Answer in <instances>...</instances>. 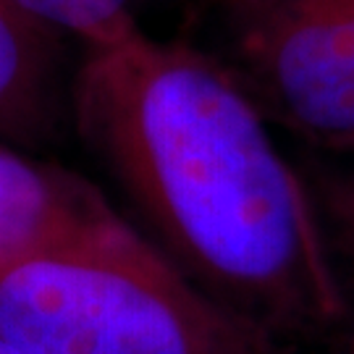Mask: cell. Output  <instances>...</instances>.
I'll return each mask as SVG.
<instances>
[{"label":"cell","mask_w":354,"mask_h":354,"mask_svg":"<svg viewBox=\"0 0 354 354\" xmlns=\"http://www.w3.org/2000/svg\"><path fill=\"white\" fill-rule=\"evenodd\" d=\"M71 113L142 234L218 307L299 354L346 328L313 181L213 50L140 24L84 45Z\"/></svg>","instance_id":"6da1fadb"},{"label":"cell","mask_w":354,"mask_h":354,"mask_svg":"<svg viewBox=\"0 0 354 354\" xmlns=\"http://www.w3.org/2000/svg\"><path fill=\"white\" fill-rule=\"evenodd\" d=\"M0 333L24 354H299L218 307L140 228L6 273Z\"/></svg>","instance_id":"7a4b0ae2"},{"label":"cell","mask_w":354,"mask_h":354,"mask_svg":"<svg viewBox=\"0 0 354 354\" xmlns=\"http://www.w3.org/2000/svg\"><path fill=\"white\" fill-rule=\"evenodd\" d=\"M221 50L270 124L354 152V0H215Z\"/></svg>","instance_id":"3957f363"},{"label":"cell","mask_w":354,"mask_h":354,"mask_svg":"<svg viewBox=\"0 0 354 354\" xmlns=\"http://www.w3.org/2000/svg\"><path fill=\"white\" fill-rule=\"evenodd\" d=\"M140 228L95 184L0 140V279L58 252Z\"/></svg>","instance_id":"277c9868"},{"label":"cell","mask_w":354,"mask_h":354,"mask_svg":"<svg viewBox=\"0 0 354 354\" xmlns=\"http://www.w3.org/2000/svg\"><path fill=\"white\" fill-rule=\"evenodd\" d=\"M58 32L0 0V140L35 142L53 124Z\"/></svg>","instance_id":"5b68a950"},{"label":"cell","mask_w":354,"mask_h":354,"mask_svg":"<svg viewBox=\"0 0 354 354\" xmlns=\"http://www.w3.org/2000/svg\"><path fill=\"white\" fill-rule=\"evenodd\" d=\"M21 11L50 26L58 35H71L82 45L102 42L137 24L134 0H13Z\"/></svg>","instance_id":"8992f818"},{"label":"cell","mask_w":354,"mask_h":354,"mask_svg":"<svg viewBox=\"0 0 354 354\" xmlns=\"http://www.w3.org/2000/svg\"><path fill=\"white\" fill-rule=\"evenodd\" d=\"M313 189L328 231L333 266L342 283L346 328L354 330V165L349 171L323 176L313 184Z\"/></svg>","instance_id":"52a82bcc"},{"label":"cell","mask_w":354,"mask_h":354,"mask_svg":"<svg viewBox=\"0 0 354 354\" xmlns=\"http://www.w3.org/2000/svg\"><path fill=\"white\" fill-rule=\"evenodd\" d=\"M313 354H354V330L344 328L342 333H336L323 346H317Z\"/></svg>","instance_id":"ba28073f"},{"label":"cell","mask_w":354,"mask_h":354,"mask_svg":"<svg viewBox=\"0 0 354 354\" xmlns=\"http://www.w3.org/2000/svg\"><path fill=\"white\" fill-rule=\"evenodd\" d=\"M0 354H24V352H21L19 346H13V344L0 333Z\"/></svg>","instance_id":"9c48e42d"}]
</instances>
